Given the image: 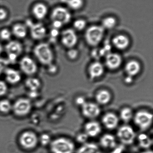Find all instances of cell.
<instances>
[{"label": "cell", "mask_w": 153, "mask_h": 153, "mask_svg": "<svg viewBox=\"0 0 153 153\" xmlns=\"http://www.w3.org/2000/svg\"><path fill=\"white\" fill-rule=\"evenodd\" d=\"M102 127L99 122L91 121L87 122L84 126V133L89 137H95L100 134Z\"/></svg>", "instance_id": "13"}, {"label": "cell", "mask_w": 153, "mask_h": 153, "mask_svg": "<svg viewBox=\"0 0 153 153\" xmlns=\"http://www.w3.org/2000/svg\"><path fill=\"white\" fill-rule=\"evenodd\" d=\"M51 19L53 21H57L63 25L67 24L71 20L70 12L63 7H57L52 12Z\"/></svg>", "instance_id": "8"}, {"label": "cell", "mask_w": 153, "mask_h": 153, "mask_svg": "<svg viewBox=\"0 0 153 153\" xmlns=\"http://www.w3.org/2000/svg\"><path fill=\"white\" fill-rule=\"evenodd\" d=\"M76 102L78 105L82 106V105H84L86 102H85V100H84V98H82V97H79V98L76 99Z\"/></svg>", "instance_id": "40"}, {"label": "cell", "mask_w": 153, "mask_h": 153, "mask_svg": "<svg viewBox=\"0 0 153 153\" xmlns=\"http://www.w3.org/2000/svg\"><path fill=\"white\" fill-rule=\"evenodd\" d=\"M34 55L41 64L50 65L54 60V55L50 46L47 43L38 44L34 48Z\"/></svg>", "instance_id": "1"}, {"label": "cell", "mask_w": 153, "mask_h": 153, "mask_svg": "<svg viewBox=\"0 0 153 153\" xmlns=\"http://www.w3.org/2000/svg\"><path fill=\"white\" fill-rule=\"evenodd\" d=\"M86 22L84 20L80 19L75 21L74 22L73 26L75 29L78 30H81L86 27Z\"/></svg>", "instance_id": "33"}, {"label": "cell", "mask_w": 153, "mask_h": 153, "mask_svg": "<svg viewBox=\"0 0 153 153\" xmlns=\"http://www.w3.org/2000/svg\"><path fill=\"white\" fill-rule=\"evenodd\" d=\"M99 150L97 145L94 143H86L78 149L76 153H97Z\"/></svg>", "instance_id": "26"}, {"label": "cell", "mask_w": 153, "mask_h": 153, "mask_svg": "<svg viewBox=\"0 0 153 153\" xmlns=\"http://www.w3.org/2000/svg\"><path fill=\"white\" fill-rule=\"evenodd\" d=\"M141 70L139 63L136 61H131L128 62L125 67V71L128 76H132L137 75Z\"/></svg>", "instance_id": "21"}, {"label": "cell", "mask_w": 153, "mask_h": 153, "mask_svg": "<svg viewBox=\"0 0 153 153\" xmlns=\"http://www.w3.org/2000/svg\"><path fill=\"white\" fill-rule=\"evenodd\" d=\"M68 7L73 10L81 9L84 5L83 0H65Z\"/></svg>", "instance_id": "31"}, {"label": "cell", "mask_w": 153, "mask_h": 153, "mask_svg": "<svg viewBox=\"0 0 153 153\" xmlns=\"http://www.w3.org/2000/svg\"><path fill=\"white\" fill-rule=\"evenodd\" d=\"M12 32L16 37L22 39L27 36V30L25 26L21 24H17L13 28Z\"/></svg>", "instance_id": "27"}, {"label": "cell", "mask_w": 153, "mask_h": 153, "mask_svg": "<svg viewBox=\"0 0 153 153\" xmlns=\"http://www.w3.org/2000/svg\"><path fill=\"white\" fill-rule=\"evenodd\" d=\"M32 104L30 100L27 98H20L12 105L13 113L19 117H23L29 114L31 111Z\"/></svg>", "instance_id": "5"}, {"label": "cell", "mask_w": 153, "mask_h": 153, "mask_svg": "<svg viewBox=\"0 0 153 153\" xmlns=\"http://www.w3.org/2000/svg\"><path fill=\"white\" fill-rule=\"evenodd\" d=\"M137 140L139 146L143 149L148 150L152 145V139L146 134H140L137 137Z\"/></svg>", "instance_id": "23"}, {"label": "cell", "mask_w": 153, "mask_h": 153, "mask_svg": "<svg viewBox=\"0 0 153 153\" xmlns=\"http://www.w3.org/2000/svg\"><path fill=\"white\" fill-rule=\"evenodd\" d=\"M19 67L24 74L29 76L36 74L38 71V66L36 62L28 56H24L21 59Z\"/></svg>", "instance_id": "7"}, {"label": "cell", "mask_w": 153, "mask_h": 153, "mask_svg": "<svg viewBox=\"0 0 153 153\" xmlns=\"http://www.w3.org/2000/svg\"><path fill=\"white\" fill-rule=\"evenodd\" d=\"M152 114L145 111H138L134 117L135 124L142 131L148 129L152 126Z\"/></svg>", "instance_id": "6"}, {"label": "cell", "mask_w": 153, "mask_h": 153, "mask_svg": "<svg viewBox=\"0 0 153 153\" xmlns=\"http://www.w3.org/2000/svg\"><path fill=\"white\" fill-rule=\"evenodd\" d=\"M41 85L40 80L33 76L28 77L25 81V85L30 90V91H38Z\"/></svg>", "instance_id": "24"}, {"label": "cell", "mask_w": 153, "mask_h": 153, "mask_svg": "<svg viewBox=\"0 0 153 153\" xmlns=\"http://www.w3.org/2000/svg\"><path fill=\"white\" fill-rule=\"evenodd\" d=\"M133 81V79L132 76H128L125 78V82L127 84L131 83Z\"/></svg>", "instance_id": "41"}, {"label": "cell", "mask_w": 153, "mask_h": 153, "mask_svg": "<svg viewBox=\"0 0 153 153\" xmlns=\"http://www.w3.org/2000/svg\"><path fill=\"white\" fill-rule=\"evenodd\" d=\"M9 64L7 59L0 57V75L4 72Z\"/></svg>", "instance_id": "36"}, {"label": "cell", "mask_w": 153, "mask_h": 153, "mask_svg": "<svg viewBox=\"0 0 153 153\" xmlns=\"http://www.w3.org/2000/svg\"><path fill=\"white\" fill-rule=\"evenodd\" d=\"M75 148L73 142L66 137L56 138L50 143V149L52 153H74Z\"/></svg>", "instance_id": "2"}, {"label": "cell", "mask_w": 153, "mask_h": 153, "mask_svg": "<svg viewBox=\"0 0 153 153\" xmlns=\"http://www.w3.org/2000/svg\"><path fill=\"white\" fill-rule=\"evenodd\" d=\"M141 153H153L152 151H151V150H147L146 151H144V152H142Z\"/></svg>", "instance_id": "43"}, {"label": "cell", "mask_w": 153, "mask_h": 153, "mask_svg": "<svg viewBox=\"0 0 153 153\" xmlns=\"http://www.w3.org/2000/svg\"><path fill=\"white\" fill-rule=\"evenodd\" d=\"M58 32L57 31V30L56 29H54L51 31V36L53 37H56L58 35Z\"/></svg>", "instance_id": "42"}, {"label": "cell", "mask_w": 153, "mask_h": 153, "mask_svg": "<svg viewBox=\"0 0 153 153\" xmlns=\"http://www.w3.org/2000/svg\"><path fill=\"white\" fill-rule=\"evenodd\" d=\"M67 56L70 59L74 60L78 56V52L75 49L71 48L67 53Z\"/></svg>", "instance_id": "38"}, {"label": "cell", "mask_w": 153, "mask_h": 153, "mask_svg": "<svg viewBox=\"0 0 153 153\" xmlns=\"http://www.w3.org/2000/svg\"><path fill=\"white\" fill-rule=\"evenodd\" d=\"M78 37L74 30L72 29H67L64 30L62 34L61 41L63 45L66 47L72 48L77 44Z\"/></svg>", "instance_id": "10"}, {"label": "cell", "mask_w": 153, "mask_h": 153, "mask_svg": "<svg viewBox=\"0 0 153 153\" xmlns=\"http://www.w3.org/2000/svg\"><path fill=\"white\" fill-rule=\"evenodd\" d=\"M40 141L42 144L44 145H46L51 142V138L49 135L45 134L41 136L40 137Z\"/></svg>", "instance_id": "37"}, {"label": "cell", "mask_w": 153, "mask_h": 153, "mask_svg": "<svg viewBox=\"0 0 153 153\" xmlns=\"http://www.w3.org/2000/svg\"><path fill=\"white\" fill-rule=\"evenodd\" d=\"M11 33L10 30L6 29L2 30L0 32V37L3 40H8L10 39Z\"/></svg>", "instance_id": "34"}, {"label": "cell", "mask_w": 153, "mask_h": 153, "mask_svg": "<svg viewBox=\"0 0 153 153\" xmlns=\"http://www.w3.org/2000/svg\"><path fill=\"white\" fill-rule=\"evenodd\" d=\"M7 15V12L5 10L0 8V21H3L6 19Z\"/></svg>", "instance_id": "39"}, {"label": "cell", "mask_w": 153, "mask_h": 153, "mask_svg": "<svg viewBox=\"0 0 153 153\" xmlns=\"http://www.w3.org/2000/svg\"><path fill=\"white\" fill-rule=\"evenodd\" d=\"M89 138V136L85 133H81L76 135L75 140L77 143L84 144L87 143Z\"/></svg>", "instance_id": "32"}, {"label": "cell", "mask_w": 153, "mask_h": 153, "mask_svg": "<svg viewBox=\"0 0 153 153\" xmlns=\"http://www.w3.org/2000/svg\"><path fill=\"white\" fill-rule=\"evenodd\" d=\"M8 86L4 81L0 80V97L4 96L8 92Z\"/></svg>", "instance_id": "35"}, {"label": "cell", "mask_w": 153, "mask_h": 153, "mask_svg": "<svg viewBox=\"0 0 153 153\" xmlns=\"http://www.w3.org/2000/svg\"><path fill=\"white\" fill-rule=\"evenodd\" d=\"M117 136L123 144L129 146L134 143L136 135L132 127L124 125L119 128L117 132Z\"/></svg>", "instance_id": "4"}, {"label": "cell", "mask_w": 153, "mask_h": 153, "mask_svg": "<svg viewBox=\"0 0 153 153\" xmlns=\"http://www.w3.org/2000/svg\"><path fill=\"white\" fill-rule=\"evenodd\" d=\"M5 52L7 55H14L19 57L23 51L22 45L17 41H11L5 46Z\"/></svg>", "instance_id": "17"}, {"label": "cell", "mask_w": 153, "mask_h": 153, "mask_svg": "<svg viewBox=\"0 0 153 153\" xmlns=\"http://www.w3.org/2000/svg\"><path fill=\"white\" fill-rule=\"evenodd\" d=\"M102 122L107 129L113 130L117 126L119 119L115 114L109 112L103 116L102 118Z\"/></svg>", "instance_id": "16"}, {"label": "cell", "mask_w": 153, "mask_h": 153, "mask_svg": "<svg viewBox=\"0 0 153 153\" xmlns=\"http://www.w3.org/2000/svg\"><path fill=\"white\" fill-rule=\"evenodd\" d=\"M33 14L37 19H42L45 18L48 13V9L43 4H36L32 9Z\"/></svg>", "instance_id": "22"}, {"label": "cell", "mask_w": 153, "mask_h": 153, "mask_svg": "<svg viewBox=\"0 0 153 153\" xmlns=\"http://www.w3.org/2000/svg\"><path fill=\"white\" fill-rule=\"evenodd\" d=\"M104 29L102 26H93L87 29L85 33V39L90 45L96 46L102 40Z\"/></svg>", "instance_id": "3"}, {"label": "cell", "mask_w": 153, "mask_h": 153, "mask_svg": "<svg viewBox=\"0 0 153 153\" xmlns=\"http://www.w3.org/2000/svg\"><path fill=\"white\" fill-rule=\"evenodd\" d=\"M30 28L31 35L32 38L36 40H40L45 37L46 33V28L40 23L33 24L30 21L27 22Z\"/></svg>", "instance_id": "11"}, {"label": "cell", "mask_w": 153, "mask_h": 153, "mask_svg": "<svg viewBox=\"0 0 153 153\" xmlns=\"http://www.w3.org/2000/svg\"><path fill=\"white\" fill-rule=\"evenodd\" d=\"M4 73L5 75L6 81L10 84H17L21 80L22 76L21 74L19 71L15 69L7 68L5 69Z\"/></svg>", "instance_id": "15"}, {"label": "cell", "mask_w": 153, "mask_h": 153, "mask_svg": "<svg viewBox=\"0 0 153 153\" xmlns=\"http://www.w3.org/2000/svg\"><path fill=\"white\" fill-rule=\"evenodd\" d=\"M20 143L23 148L26 149H32L35 148L38 143L37 135L33 132L27 131L21 135Z\"/></svg>", "instance_id": "9"}, {"label": "cell", "mask_w": 153, "mask_h": 153, "mask_svg": "<svg viewBox=\"0 0 153 153\" xmlns=\"http://www.w3.org/2000/svg\"><path fill=\"white\" fill-rule=\"evenodd\" d=\"M101 146L105 149H113L117 145L115 137L111 134H106L102 136L99 140Z\"/></svg>", "instance_id": "18"}, {"label": "cell", "mask_w": 153, "mask_h": 153, "mask_svg": "<svg viewBox=\"0 0 153 153\" xmlns=\"http://www.w3.org/2000/svg\"><path fill=\"white\" fill-rule=\"evenodd\" d=\"M112 43L116 48L119 50H124L129 45V40L126 36L119 35L113 38Z\"/></svg>", "instance_id": "20"}, {"label": "cell", "mask_w": 153, "mask_h": 153, "mask_svg": "<svg viewBox=\"0 0 153 153\" xmlns=\"http://www.w3.org/2000/svg\"><path fill=\"white\" fill-rule=\"evenodd\" d=\"M122 59L119 55L114 53H109L106 56L105 63L108 68L114 70L118 68L121 64Z\"/></svg>", "instance_id": "14"}, {"label": "cell", "mask_w": 153, "mask_h": 153, "mask_svg": "<svg viewBox=\"0 0 153 153\" xmlns=\"http://www.w3.org/2000/svg\"><path fill=\"white\" fill-rule=\"evenodd\" d=\"M96 99L98 103L101 105H105L110 101L111 95L107 91L101 90L96 94Z\"/></svg>", "instance_id": "25"}, {"label": "cell", "mask_w": 153, "mask_h": 153, "mask_svg": "<svg viewBox=\"0 0 153 153\" xmlns=\"http://www.w3.org/2000/svg\"><path fill=\"white\" fill-rule=\"evenodd\" d=\"M116 20L112 17H107L102 20V27L105 29H111L116 25Z\"/></svg>", "instance_id": "29"}, {"label": "cell", "mask_w": 153, "mask_h": 153, "mask_svg": "<svg viewBox=\"0 0 153 153\" xmlns=\"http://www.w3.org/2000/svg\"><path fill=\"white\" fill-rule=\"evenodd\" d=\"M12 109V104L7 100L0 101V112L3 114L9 113Z\"/></svg>", "instance_id": "30"}, {"label": "cell", "mask_w": 153, "mask_h": 153, "mask_svg": "<svg viewBox=\"0 0 153 153\" xmlns=\"http://www.w3.org/2000/svg\"><path fill=\"white\" fill-rule=\"evenodd\" d=\"M3 51V48L2 46L0 44V55L2 53Z\"/></svg>", "instance_id": "44"}, {"label": "cell", "mask_w": 153, "mask_h": 153, "mask_svg": "<svg viewBox=\"0 0 153 153\" xmlns=\"http://www.w3.org/2000/svg\"><path fill=\"white\" fill-rule=\"evenodd\" d=\"M104 71V67L102 64L95 62L92 64L89 68V74L92 79L100 77L103 74Z\"/></svg>", "instance_id": "19"}, {"label": "cell", "mask_w": 153, "mask_h": 153, "mask_svg": "<svg viewBox=\"0 0 153 153\" xmlns=\"http://www.w3.org/2000/svg\"><path fill=\"white\" fill-rule=\"evenodd\" d=\"M100 109L97 104L91 102H85L82 106V112L85 117L94 119L100 113Z\"/></svg>", "instance_id": "12"}, {"label": "cell", "mask_w": 153, "mask_h": 153, "mask_svg": "<svg viewBox=\"0 0 153 153\" xmlns=\"http://www.w3.org/2000/svg\"><path fill=\"white\" fill-rule=\"evenodd\" d=\"M120 117L123 121L127 123L133 118V111L130 108H124L120 111Z\"/></svg>", "instance_id": "28"}]
</instances>
